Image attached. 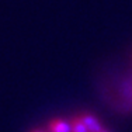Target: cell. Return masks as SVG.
Listing matches in <instances>:
<instances>
[{"label": "cell", "mask_w": 132, "mask_h": 132, "mask_svg": "<svg viewBox=\"0 0 132 132\" xmlns=\"http://www.w3.org/2000/svg\"><path fill=\"white\" fill-rule=\"evenodd\" d=\"M80 117H81V119H83V122H84V125H86V128H87L89 132H100L103 129L101 122L94 117V115L84 114V115H80Z\"/></svg>", "instance_id": "1"}, {"label": "cell", "mask_w": 132, "mask_h": 132, "mask_svg": "<svg viewBox=\"0 0 132 132\" xmlns=\"http://www.w3.org/2000/svg\"><path fill=\"white\" fill-rule=\"evenodd\" d=\"M49 132H72V125L70 122L65 121V119L56 118L49 122Z\"/></svg>", "instance_id": "2"}, {"label": "cell", "mask_w": 132, "mask_h": 132, "mask_svg": "<svg viewBox=\"0 0 132 132\" xmlns=\"http://www.w3.org/2000/svg\"><path fill=\"white\" fill-rule=\"evenodd\" d=\"M70 125H72V132H89L81 117H76L70 122Z\"/></svg>", "instance_id": "3"}, {"label": "cell", "mask_w": 132, "mask_h": 132, "mask_svg": "<svg viewBox=\"0 0 132 132\" xmlns=\"http://www.w3.org/2000/svg\"><path fill=\"white\" fill-rule=\"evenodd\" d=\"M32 132H42V131H32Z\"/></svg>", "instance_id": "5"}, {"label": "cell", "mask_w": 132, "mask_h": 132, "mask_svg": "<svg viewBox=\"0 0 132 132\" xmlns=\"http://www.w3.org/2000/svg\"><path fill=\"white\" fill-rule=\"evenodd\" d=\"M100 132H108V131H104V129H101V131H100Z\"/></svg>", "instance_id": "4"}]
</instances>
